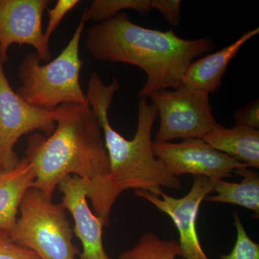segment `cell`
<instances>
[{
  "instance_id": "1",
  "label": "cell",
  "mask_w": 259,
  "mask_h": 259,
  "mask_svg": "<svg viewBox=\"0 0 259 259\" xmlns=\"http://www.w3.org/2000/svg\"><path fill=\"white\" fill-rule=\"evenodd\" d=\"M25 157L35 172L32 188L51 198L66 177L74 175L86 181L88 198L95 214L104 226H108L119 195L110 179L101 125L89 104L72 105L49 137L37 134L30 136Z\"/></svg>"
},
{
  "instance_id": "2",
  "label": "cell",
  "mask_w": 259,
  "mask_h": 259,
  "mask_svg": "<svg viewBox=\"0 0 259 259\" xmlns=\"http://www.w3.org/2000/svg\"><path fill=\"white\" fill-rule=\"evenodd\" d=\"M85 47L94 59L137 66L146 81L139 97L180 88L186 70L195 59L214 47L209 37L186 40L173 30L161 31L133 23L126 13L92 25L85 32Z\"/></svg>"
},
{
  "instance_id": "3",
  "label": "cell",
  "mask_w": 259,
  "mask_h": 259,
  "mask_svg": "<svg viewBox=\"0 0 259 259\" xmlns=\"http://www.w3.org/2000/svg\"><path fill=\"white\" fill-rule=\"evenodd\" d=\"M120 89L117 78L105 84L100 75L93 72L86 93L101 125L116 193L120 196L126 190H134L159 196L163 192L162 188L180 190L182 181L171 175L153 153L151 131L158 112L152 103L146 98L140 100L137 130L132 140L125 139L110 125L109 110Z\"/></svg>"
},
{
  "instance_id": "4",
  "label": "cell",
  "mask_w": 259,
  "mask_h": 259,
  "mask_svg": "<svg viewBox=\"0 0 259 259\" xmlns=\"http://www.w3.org/2000/svg\"><path fill=\"white\" fill-rule=\"evenodd\" d=\"M85 23L81 17L67 46L47 64H40L36 53L24 56L18 68L21 85L15 91L24 101L46 110H54L66 104H89L79 82L83 65L79 46Z\"/></svg>"
},
{
  "instance_id": "5",
  "label": "cell",
  "mask_w": 259,
  "mask_h": 259,
  "mask_svg": "<svg viewBox=\"0 0 259 259\" xmlns=\"http://www.w3.org/2000/svg\"><path fill=\"white\" fill-rule=\"evenodd\" d=\"M19 210L20 218L9 231L15 243L40 259H76L81 252L73 243V231L62 204L54 203L52 198L31 188Z\"/></svg>"
},
{
  "instance_id": "6",
  "label": "cell",
  "mask_w": 259,
  "mask_h": 259,
  "mask_svg": "<svg viewBox=\"0 0 259 259\" xmlns=\"http://www.w3.org/2000/svg\"><path fill=\"white\" fill-rule=\"evenodd\" d=\"M148 98L160 117L159 128L153 142L202 139L221 125L213 115L207 92L182 86L175 90L155 92Z\"/></svg>"
},
{
  "instance_id": "7",
  "label": "cell",
  "mask_w": 259,
  "mask_h": 259,
  "mask_svg": "<svg viewBox=\"0 0 259 259\" xmlns=\"http://www.w3.org/2000/svg\"><path fill=\"white\" fill-rule=\"evenodd\" d=\"M71 106L46 110L29 105L12 89L0 62V173L13 169L20 161L14 148L22 136L39 131L49 137Z\"/></svg>"
},
{
  "instance_id": "8",
  "label": "cell",
  "mask_w": 259,
  "mask_h": 259,
  "mask_svg": "<svg viewBox=\"0 0 259 259\" xmlns=\"http://www.w3.org/2000/svg\"><path fill=\"white\" fill-rule=\"evenodd\" d=\"M152 148L155 156L177 177L192 175L212 180H224L231 177L236 168L246 166L211 147L202 139H185L178 144L153 141Z\"/></svg>"
},
{
  "instance_id": "9",
  "label": "cell",
  "mask_w": 259,
  "mask_h": 259,
  "mask_svg": "<svg viewBox=\"0 0 259 259\" xmlns=\"http://www.w3.org/2000/svg\"><path fill=\"white\" fill-rule=\"evenodd\" d=\"M49 0H0V62L8 59L13 44L30 46L40 61H51L49 41L44 36L42 20Z\"/></svg>"
},
{
  "instance_id": "10",
  "label": "cell",
  "mask_w": 259,
  "mask_h": 259,
  "mask_svg": "<svg viewBox=\"0 0 259 259\" xmlns=\"http://www.w3.org/2000/svg\"><path fill=\"white\" fill-rule=\"evenodd\" d=\"M213 192V180L198 176L194 177L192 188L182 198H175L165 192L157 196L135 191V194L148 201L171 218L180 234L179 244L184 258L209 259L201 246L196 223L201 203Z\"/></svg>"
},
{
  "instance_id": "11",
  "label": "cell",
  "mask_w": 259,
  "mask_h": 259,
  "mask_svg": "<svg viewBox=\"0 0 259 259\" xmlns=\"http://www.w3.org/2000/svg\"><path fill=\"white\" fill-rule=\"evenodd\" d=\"M63 194L62 205L74 221V231L82 244L79 259H112L107 254L102 242L104 224L88 203L87 182L79 177H66L59 183Z\"/></svg>"
},
{
  "instance_id": "12",
  "label": "cell",
  "mask_w": 259,
  "mask_h": 259,
  "mask_svg": "<svg viewBox=\"0 0 259 259\" xmlns=\"http://www.w3.org/2000/svg\"><path fill=\"white\" fill-rule=\"evenodd\" d=\"M258 33V28L248 30L228 47L192 61L182 78V86L215 93L222 85L223 76L231 61L241 48Z\"/></svg>"
},
{
  "instance_id": "13",
  "label": "cell",
  "mask_w": 259,
  "mask_h": 259,
  "mask_svg": "<svg viewBox=\"0 0 259 259\" xmlns=\"http://www.w3.org/2000/svg\"><path fill=\"white\" fill-rule=\"evenodd\" d=\"M35 180V172L25 157L13 169L0 173V230L9 232L14 227L20 204Z\"/></svg>"
},
{
  "instance_id": "14",
  "label": "cell",
  "mask_w": 259,
  "mask_h": 259,
  "mask_svg": "<svg viewBox=\"0 0 259 259\" xmlns=\"http://www.w3.org/2000/svg\"><path fill=\"white\" fill-rule=\"evenodd\" d=\"M182 3L181 0H95L81 17L85 23L93 20L99 23L114 18L124 10H135L142 15L156 10L170 25L179 26L182 21Z\"/></svg>"
},
{
  "instance_id": "15",
  "label": "cell",
  "mask_w": 259,
  "mask_h": 259,
  "mask_svg": "<svg viewBox=\"0 0 259 259\" xmlns=\"http://www.w3.org/2000/svg\"><path fill=\"white\" fill-rule=\"evenodd\" d=\"M211 147L250 168L259 167V131L250 127L222 125L212 130L202 139Z\"/></svg>"
},
{
  "instance_id": "16",
  "label": "cell",
  "mask_w": 259,
  "mask_h": 259,
  "mask_svg": "<svg viewBox=\"0 0 259 259\" xmlns=\"http://www.w3.org/2000/svg\"><path fill=\"white\" fill-rule=\"evenodd\" d=\"M234 174L243 177L238 183L224 180H213L214 192L217 195L207 196L209 202L236 204L253 211L259 215V175L250 167L243 166L236 168Z\"/></svg>"
},
{
  "instance_id": "17",
  "label": "cell",
  "mask_w": 259,
  "mask_h": 259,
  "mask_svg": "<svg viewBox=\"0 0 259 259\" xmlns=\"http://www.w3.org/2000/svg\"><path fill=\"white\" fill-rule=\"evenodd\" d=\"M181 255L175 240H163L152 233H145L134 248L121 253L118 259H176Z\"/></svg>"
},
{
  "instance_id": "18",
  "label": "cell",
  "mask_w": 259,
  "mask_h": 259,
  "mask_svg": "<svg viewBox=\"0 0 259 259\" xmlns=\"http://www.w3.org/2000/svg\"><path fill=\"white\" fill-rule=\"evenodd\" d=\"M237 231L236 243L231 253L221 255V259H259V245L247 234L237 211L233 214Z\"/></svg>"
},
{
  "instance_id": "19",
  "label": "cell",
  "mask_w": 259,
  "mask_h": 259,
  "mask_svg": "<svg viewBox=\"0 0 259 259\" xmlns=\"http://www.w3.org/2000/svg\"><path fill=\"white\" fill-rule=\"evenodd\" d=\"M0 259H40L36 253L15 243L9 232L0 230Z\"/></svg>"
},
{
  "instance_id": "20",
  "label": "cell",
  "mask_w": 259,
  "mask_h": 259,
  "mask_svg": "<svg viewBox=\"0 0 259 259\" xmlns=\"http://www.w3.org/2000/svg\"><path fill=\"white\" fill-rule=\"evenodd\" d=\"M79 3V0H58L54 8H47L49 23L44 31V36L48 41L50 40L51 35L55 32L63 18Z\"/></svg>"
},
{
  "instance_id": "21",
  "label": "cell",
  "mask_w": 259,
  "mask_h": 259,
  "mask_svg": "<svg viewBox=\"0 0 259 259\" xmlns=\"http://www.w3.org/2000/svg\"><path fill=\"white\" fill-rule=\"evenodd\" d=\"M233 121H234V126L258 130V99H255L245 106L238 109L233 115Z\"/></svg>"
}]
</instances>
